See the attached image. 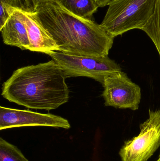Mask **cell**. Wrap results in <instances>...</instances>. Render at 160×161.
<instances>
[{
    "label": "cell",
    "mask_w": 160,
    "mask_h": 161,
    "mask_svg": "<svg viewBox=\"0 0 160 161\" xmlns=\"http://www.w3.org/2000/svg\"><path fill=\"white\" fill-rule=\"evenodd\" d=\"M32 14L50 35L61 53L107 56L112 47L115 38L101 25L73 15L56 1L44 4Z\"/></svg>",
    "instance_id": "obj_1"
},
{
    "label": "cell",
    "mask_w": 160,
    "mask_h": 161,
    "mask_svg": "<svg viewBox=\"0 0 160 161\" xmlns=\"http://www.w3.org/2000/svg\"><path fill=\"white\" fill-rule=\"evenodd\" d=\"M66 79L63 70L52 59L15 70L3 84L2 95L28 108L54 109L69 99Z\"/></svg>",
    "instance_id": "obj_2"
},
{
    "label": "cell",
    "mask_w": 160,
    "mask_h": 161,
    "mask_svg": "<svg viewBox=\"0 0 160 161\" xmlns=\"http://www.w3.org/2000/svg\"><path fill=\"white\" fill-rule=\"evenodd\" d=\"M156 0H112L101 26L114 38L133 29L142 30L154 13Z\"/></svg>",
    "instance_id": "obj_3"
},
{
    "label": "cell",
    "mask_w": 160,
    "mask_h": 161,
    "mask_svg": "<svg viewBox=\"0 0 160 161\" xmlns=\"http://www.w3.org/2000/svg\"><path fill=\"white\" fill-rule=\"evenodd\" d=\"M49 56L63 70L66 78L84 76L103 84L109 76L122 71L120 66L107 56L88 57L67 54L52 51Z\"/></svg>",
    "instance_id": "obj_4"
},
{
    "label": "cell",
    "mask_w": 160,
    "mask_h": 161,
    "mask_svg": "<svg viewBox=\"0 0 160 161\" xmlns=\"http://www.w3.org/2000/svg\"><path fill=\"white\" fill-rule=\"evenodd\" d=\"M160 146V110H150L139 135L126 142L119 154L122 161H147Z\"/></svg>",
    "instance_id": "obj_5"
},
{
    "label": "cell",
    "mask_w": 160,
    "mask_h": 161,
    "mask_svg": "<svg viewBox=\"0 0 160 161\" xmlns=\"http://www.w3.org/2000/svg\"><path fill=\"white\" fill-rule=\"evenodd\" d=\"M102 96L105 106L116 108L138 109L142 98L141 88L121 71L107 77Z\"/></svg>",
    "instance_id": "obj_6"
},
{
    "label": "cell",
    "mask_w": 160,
    "mask_h": 161,
    "mask_svg": "<svg viewBox=\"0 0 160 161\" xmlns=\"http://www.w3.org/2000/svg\"><path fill=\"white\" fill-rule=\"evenodd\" d=\"M27 126H48L69 129L68 120L51 114L0 107V130Z\"/></svg>",
    "instance_id": "obj_7"
},
{
    "label": "cell",
    "mask_w": 160,
    "mask_h": 161,
    "mask_svg": "<svg viewBox=\"0 0 160 161\" xmlns=\"http://www.w3.org/2000/svg\"><path fill=\"white\" fill-rule=\"evenodd\" d=\"M19 19L26 26L30 41L29 51L46 54L58 51L59 47L50 35L33 17L32 12L15 8Z\"/></svg>",
    "instance_id": "obj_8"
},
{
    "label": "cell",
    "mask_w": 160,
    "mask_h": 161,
    "mask_svg": "<svg viewBox=\"0 0 160 161\" xmlns=\"http://www.w3.org/2000/svg\"><path fill=\"white\" fill-rule=\"evenodd\" d=\"M5 44L29 50L30 43L26 26L14 10L3 26L0 28Z\"/></svg>",
    "instance_id": "obj_9"
},
{
    "label": "cell",
    "mask_w": 160,
    "mask_h": 161,
    "mask_svg": "<svg viewBox=\"0 0 160 161\" xmlns=\"http://www.w3.org/2000/svg\"><path fill=\"white\" fill-rule=\"evenodd\" d=\"M71 14L79 18L92 20L99 8L95 0H56Z\"/></svg>",
    "instance_id": "obj_10"
},
{
    "label": "cell",
    "mask_w": 160,
    "mask_h": 161,
    "mask_svg": "<svg viewBox=\"0 0 160 161\" xmlns=\"http://www.w3.org/2000/svg\"><path fill=\"white\" fill-rule=\"evenodd\" d=\"M142 30L154 42L160 58V0H156L154 13Z\"/></svg>",
    "instance_id": "obj_11"
},
{
    "label": "cell",
    "mask_w": 160,
    "mask_h": 161,
    "mask_svg": "<svg viewBox=\"0 0 160 161\" xmlns=\"http://www.w3.org/2000/svg\"><path fill=\"white\" fill-rule=\"evenodd\" d=\"M0 161H29L16 146L0 138Z\"/></svg>",
    "instance_id": "obj_12"
},
{
    "label": "cell",
    "mask_w": 160,
    "mask_h": 161,
    "mask_svg": "<svg viewBox=\"0 0 160 161\" xmlns=\"http://www.w3.org/2000/svg\"><path fill=\"white\" fill-rule=\"evenodd\" d=\"M15 8L25 11V6L21 0H0V28L3 26Z\"/></svg>",
    "instance_id": "obj_13"
},
{
    "label": "cell",
    "mask_w": 160,
    "mask_h": 161,
    "mask_svg": "<svg viewBox=\"0 0 160 161\" xmlns=\"http://www.w3.org/2000/svg\"><path fill=\"white\" fill-rule=\"evenodd\" d=\"M56 0H26L29 12H35L36 10L44 4Z\"/></svg>",
    "instance_id": "obj_14"
},
{
    "label": "cell",
    "mask_w": 160,
    "mask_h": 161,
    "mask_svg": "<svg viewBox=\"0 0 160 161\" xmlns=\"http://www.w3.org/2000/svg\"><path fill=\"white\" fill-rule=\"evenodd\" d=\"M112 0H95L99 7H104L108 5Z\"/></svg>",
    "instance_id": "obj_15"
},
{
    "label": "cell",
    "mask_w": 160,
    "mask_h": 161,
    "mask_svg": "<svg viewBox=\"0 0 160 161\" xmlns=\"http://www.w3.org/2000/svg\"><path fill=\"white\" fill-rule=\"evenodd\" d=\"M22 2L24 4V6L25 8V11L29 12V9H28V6H27V2H26V0H21Z\"/></svg>",
    "instance_id": "obj_16"
},
{
    "label": "cell",
    "mask_w": 160,
    "mask_h": 161,
    "mask_svg": "<svg viewBox=\"0 0 160 161\" xmlns=\"http://www.w3.org/2000/svg\"><path fill=\"white\" fill-rule=\"evenodd\" d=\"M157 161H160V158H159Z\"/></svg>",
    "instance_id": "obj_17"
},
{
    "label": "cell",
    "mask_w": 160,
    "mask_h": 161,
    "mask_svg": "<svg viewBox=\"0 0 160 161\" xmlns=\"http://www.w3.org/2000/svg\"><path fill=\"white\" fill-rule=\"evenodd\" d=\"M159 158H160V157H159Z\"/></svg>",
    "instance_id": "obj_18"
}]
</instances>
